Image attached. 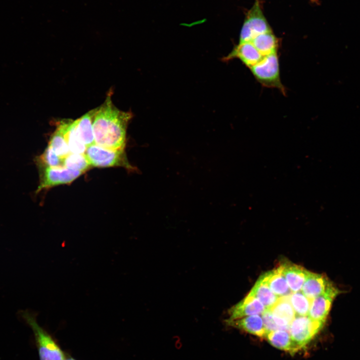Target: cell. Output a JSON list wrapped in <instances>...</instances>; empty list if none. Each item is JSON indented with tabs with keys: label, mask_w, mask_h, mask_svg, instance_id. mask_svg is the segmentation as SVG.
Listing matches in <instances>:
<instances>
[{
	"label": "cell",
	"mask_w": 360,
	"mask_h": 360,
	"mask_svg": "<svg viewBox=\"0 0 360 360\" xmlns=\"http://www.w3.org/2000/svg\"><path fill=\"white\" fill-rule=\"evenodd\" d=\"M282 266L284 275L292 292L300 290L309 271L294 264H284Z\"/></svg>",
	"instance_id": "obj_15"
},
{
	"label": "cell",
	"mask_w": 360,
	"mask_h": 360,
	"mask_svg": "<svg viewBox=\"0 0 360 360\" xmlns=\"http://www.w3.org/2000/svg\"><path fill=\"white\" fill-rule=\"evenodd\" d=\"M22 316L33 331L40 360H64V352L53 337L38 324L36 316L24 312Z\"/></svg>",
	"instance_id": "obj_2"
},
{
	"label": "cell",
	"mask_w": 360,
	"mask_h": 360,
	"mask_svg": "<svg viewBox=\"0 0 360 360\" xmlns=\"http://www.w3.org/2000/svg\"><path fill=\"white\" fill-rule=\"evenodd\" d=\"M70 152L84 154L86 147L80 140L76 129V122L64 120L60 122Z\"/></svg>",
	"instance_id": "obj_17"
},
{
	"label": "cell",
	"mask_w": 360,
	"mask_h": 360,
	"mask_svg": "<svg viewBox=\"0 0 360 360\" xmlns=\"http://www.w3.org/2000/svg\"><path fill=\"white\" fill-rule=\"evenodd\" d=\"M289 296L279 297L276 304L268 309L278 328L288 331L290 324L296 316L290 302Z\"/></svg>",
	"instance_id": "obj_10"
},
{
	"label": "cell",
	"mask_w": 360,
	"mask_h": 360,
	"mask_svg": "<svg viewBox=\"0 0 360 360\" xmlns=\"http://www.w3.org/2000/svg\"><path fill=\"white\" fill-rule=\"evenodd\" d=\"M85 154L92 166H122L132 168L124 150H110L94 144L86 148Z\"/></svg>",
	"instance_id": "obj_4"
},
{
	"label": "cell",
	"mask_w": 360,
	"mask_h": 360,
	"mask_svg": "<svg viewBox=\"0 0 360 360\" xmlns=\"http://www.w3.org/2000/svg\"><path fill=\"white\" fill-rule=\"evenodd\" d=\"M248 294L257 298L266 309H270L272 308L278 298L260 278L258 280Z\"/></svg>",
	"instance_id": "obj_19"
},
{
	"label": "cell",
	"mask_w": 360,
	"mask_h": 360,
	"mask_svg": "<svg viewBox=\"0 0 360 360\" xmlns=\"http://www.w3.org/2000/svg\"><path fill=\"white\" fill-rule=\"evenodd\" d=\"M228 325L242 330L252 334L265 338L266 334L260 314L247 316L233 320H226Z\"/></svg>",
	"instance_id": "obj_14"
},
{
	"label": "cell",
	"mask_w": 360,
	"mask_h": 360,
	"mask_svg": "<svg viewBox=\"0 0 360 360\" xmlns=\"http://www.w3.org/2000/svg\"><path fill=\"white\" fill-rule=\"evenodd\" d=\"M324 322L310 318L308 316L296 315L290 325L289 333L300 350L304 348L322 328Z\"/></svg>",
	"instance_id": "obj_6"
},
{
	"label": "cell",
	"mask_w": 360,
	"mask_h": 360,
	"mask_svg": "<svg viewBox=\"0 0 360 360\" xmlns=\"http://www.w3.org/2000/svg\"><path fill=\"white\" fill-rule=\"evenodd\" d=\"M97 109L90 110L76 120L78 134L86 148L95 144L93 122Z\"/></svg>",
	"instance_id": "obj_16"
},
{
	"label": "cell",
	"mask_w": 360,
	"mask_h": 360,
	"mask_svg": "<svg viewBox=\"0 0 360 360\" xmlns=\"http://www.w3.org/2000/svg\"><path fill=\"white\" fill-rule=\"evenodd\" d=\"M289 296L290 302L296 315L308 316L312 300L306 298L302 292H292Z\"/></svg>",
	"instance_id": "obj_23"
},
{
	"label": "cell",
	"mask_w": 360,
	"mask_h": 360,
	"mask_svg": "<svg viewBox=\"0 0 360 360\" xmlns=\"http://www.w3.org/2000/svg\"><path fill=\"white\" fill-rule=\"evenodd\" d=\"M333 285L324 274L309 272L301 292L306 298L312 300L324 294Z\"/></svg>",
	"instance_id": "obj_12"
},
{
	"label": "cell",
	"mask_w": 360,
	"mask_h": 360,
	"mask_svg": "<svg viewBox=\"0 0 360 360\" xmlns=\"http://www.w3.org/2000/svg\"><path fill=\"white\" fill-rule=\"evenodd\" d=\"M64 360H76L72 358H66Z\"/></svg>",
	"instance_id": "obj_26"
},
{
	"label": "cell",
	"mask_w": 360,
	"mask_h": 360,
	"mask_svg": "<svg viewBox=\"0 0 360 360\" xmlns=\"http://www.w3.org/2000/svg\"><path fill=\"white\" fill-rule=\"evenodd\" d=\"M50 147L59 156L64 158L70 153L62 126L60 122L48 142Z\"/></svg>",
	"instance_id": "obj_21"
},
{
	"label": "cell",
	"mask_w": 360,
	"mask_h": 360,
	"mask_svg": "<svg viewBox=\"0 0 360 360\" xmlns=\"http://www.w3.org/2000/svg\"><path fill=\"white\" fill-rule=\"evenodd\" d=\"M132 118L131 112L118 108L108 94L98 107L94 120L95 144L110 150H124L126 128Z\"/></svg>",
	"instance_id": "obj_1"
},
{
	"label": "cell",
	"mask_w": 360,
	"mask_h": 360,
	"mask_svg": "<svg viewBox=\"0 0 360 360\" xmlns=\"http://www.w3.org/2000/svg\"><path fill=\"white\" fill-rule=\"evenodd\" d=\"M266 310L262 303L256 298L248 295L228 310L229 318L233 320L252 315H261Z\"/></svg>",
	"instance_id": "obj_11"
},
{
	"label": "cell",
	"mask_w": 360,
	"mask_h": 360,
	"mask_svg": "<svg viewBox=\"0 0 360 360\" xmlns=\"http://www.w3.org/2000/svg\"><path fill=\"white\" fill-rule=\"evenodd\" d=\"M278 298L289 296L292 292L284 275L282 264L260 277Z\"/></svg>",
	"instance_id": "obj_13"
},
{
	"label": "cell",
	"mask_w": 360,
	"mask_h": 360,
	"mask_svg": "<svg viewBox=\"0 0 360 360\" xmlns=\"http://www.w3.org/2000/svg\"><path fill=\"white\" fill-rule=\"evenodd\" d=\"M264 57L251 42H247L238 43L232 51L222 60L228 62L233 59L238 58L250 68L258 63Z\"/></svg>",
	"instance_id": "obj_9"
},
{
	"label": "cell",
	"mask_w": 360,
	"mask_h": 360,
	"mask_svg": "<svg viewBox=\"0 0 360 360\" xmlns=\"http://www.w3.org/2000/svg\"><path fill=\"white\" fill-rule=\"evenodd\" d=\"M340 292V290L333 285L324 294L312 299L308 316L324 322L334 300Z\"/></svg>",
	"instance_id": "obj_8"
},
{
	"label": "cell",
	"mask_w": 360,
	"mask_h": 360,
	"mask_svg": "<svg viewBox=\"0 0 360 360\" xmlns=\"http://www.w3.org/2000/svg\"><path fill=\"white\" fill-rule=\"evenodd\" d=\"M272 346L278 349L292 354L300 350L292 340L289 331L276 330L266 333L265 338Z\"/></svg>",
	"instance_id": "obj_18"
},
{
	"label": "cell",
	"mask_w": 360,
	"mask_h": 360,
	"mask_svg": "<svg viewBox=\"0 0 360 360\" xmlns=\"http://www.w3.org/2000/svg\"><path fill=\"white\" fill-rule=\"evenodd\" d=\"M249 69L262 86L276 88L283 95H286V88L280 80L278 52L264 56L262 60Z\"/></svg>",
	"instance_id": "obj_3"
},
{
	"label": "cell",
	"mask_w": 360,
	"mask_h": 360,
	"mask_svg": "<svg viewBox=\"0 0 360 360\" xmlns=\"http://www.w3.org/2000/svg\"><path fill=\"white\" fill-rule=\"evenodd\" d=\"M40 172V184L36 191L64 184L71 183L82 173L62 167H50L38 165Z\"/></svg>",
	"instance_id": "obj_7"
},
{
	"label": "cell",
	"mask_w": 360,
	"mask_h": 360,
	"mask_svg": "<svg viewBox=\"0 0 360 360\" xmlns=\"http://www.w3.org/2000/svg\"><path fill=\"white\" fill-rule=\"evenodd\" d=\"M251 42L264 56L278 52L279 40L272 32L258 35Z\"/></svg>",
	"instance_id": "obj_20"
},
{
	"label": "cell",
	"mask_w": 360,
	"mask_h": 360,
	"mask_svg": "<svg viewBox=\"0 0 360 360\" xmlns=\"http://www.w3.org/2000/svg\"><path fill=\"white\" fill-rule=\"evenodd\" d=\"M272 32L258 0L248 12L242 28L239 43L251 42L262 34Z\"/></svg>",
	"instance_id": "obj_5"
},
{
	"label": "cell",
	"mask_w": 360,
	"mask_h": 360,
	"mask_svg": "<svg viewBox=\"0 0 360 360\" xmlns=\"http://www.w3.org/2000/svg\"><path fill=\"white\" fill-rule=\"evenodd\" d=\"M264 326L266 333L280 329L274 322L270 310L266 309L261 314Z\"/></svg>",
	"instance_id": "obj_25"
},
{
	"label": "cell",
	"mask_w": 360,
	"mask_h": 360,
	"mask_svg": "<svg viewBox=\"0 0 360 360\" xmlns=\"http://www.w3.org/2000/svg\"><path fill=\"white\" fill-rule=\"evenodd\" d=\"M64 166L82 173L90 168V165L85 153L75 154L70 152L63 158Z\"/></svg>",
	"instance_id": "obj_22"
},
{
	"label": "cell",
	"mask_w": 360,
	"mask_h": 360,
	"mask_svg": "<svg viewBox=\"0 0 360 360\" xmlns=\"http://www.w3.org/2000/svg\"><path fill=\"white\" fill-rule=\"evenodd\" d=\"M38 165L50 167H62L63 158L59 156L50 147L48 146L44 152L36 159Z\"/></svg>",
	"instance_id": "obj_24"
}]
</instances>
